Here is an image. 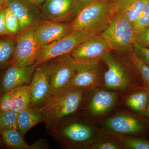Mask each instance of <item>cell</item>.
<instances>
[{
	"label": "cell",
	"instance_id": "6",
	"mask_svg": "<svg viewBox=\"0 0 149 149\" xmlns=\"http://www.w3.org/2000/svg\"><path fill=\"white\" fill-rule=\"evenodd\" d=\"M121 93L98 87L89 90L79 113L96 123L116 107Z\"/></svg>",
	"mask_w": 149,
	"mask_h": 149
},
{
	"label": "cell",
	"instance_id": "12",
	"mask_svg": "<svg viewBox=\"0 0 149 149\" xmlns=\"http://www.w3.org/2000/svg\"><path fill=\"white\" fill-rule=\"evenodd\" d=\"M83 6L78 0H46L41 8L47 20L63 23L73 20Z\"/></svg>",
	"mask_w": 149,
	"mask_h": 149
},
{
	"label": "cell",
	"instance_id": "11",
	"mask_svg": "<svg viewBox=\"0 0 149 149\" xmlns=\"http://www.w3.org/2000/svg\"><path fill=\"white\" fill-rule=\"evenodd\" d=\"M36 26L22 31L17 36L11 65L26 66L35 63L41 47L35 37Z\"/></svg>",
	"mask_w": 149,
	"mask_h": 149
},
{
	"label": "cell",
	"instance_id": "35",
	"mask_svg": "<svg viewBox=\"0 0 149 149\" xmlns=\"http://www.w3.org/2000/svg\"><path fill=\"white\" fill-rule=\"evenodd\" d=\"M32 3L39 7L46 0H29Z\"/></svg>",
	"mask_w": 149,
	"mask_h": 149
},
{
	"label": "cell",
	"instance_id": "2",
	"mask_svg": "<svg viewBox=\"0 0 149 149\" xmlns=\"http://www.w3.org/2000/svg\"><path fill=\"white\" fill-rule=\"evenodd\" d=\"M96 131L95 123L78 113L62 119L52 136L61 148L90 149Z\"/></svg>",
	"mask_w": 149,
	"mask_h": 149
},
{
	"label": "cell",
	"instance_id": "36",
	"mask_svg": "<svg viewBox=\"0 0 149 149\" xmlns=\"http://www.w3.org/2000/svg\"><path fill=\"white\" fill-rule=\"evenodd\" d=\"M143 116L149 123V99L146 109Z\"/></svg>",
	"mask_w": 149,
	"mask_h": 149
},
{
	"label": "cell",
	"instance_id": "31",
	"mask_svg": "<svg viewBox=\"0 0 149 149\" xmlns=\"http://www.w3.org/2000/svg\"><path fill=\"white\" fill-rule=\"evenodd\" d=\"M136 42L144 47L149 49V25L136 32Z\"/></svg>",
	"mask_w": 149,
	"mask_h": 149
},
{
	"label": "cell",
	"instance_id": "17",
	"mask_svg": "<svg viewBox=\"0 0 149 149\" xmlns=\"http://www.w3.org/2000/svg\"><path fill=\"white\" fill-rule=\"evenodd\" d=\"M73 31L71 23L64 24L47 20L37 24L35 33L37 42L42 46L61 39Z\"/></svg>",
	"mask_w": 149,
	"mask_h": 149
},
{
	"label": "cell",
	"instance_id": "3",
	"mask_svg": "<svg viewBox=\"0 0 149 149\" xmlns=\"http://www.w3.org/2000/svg\"><path fill=\"white\" fill-rule=\"evenodd\" d=\"M102 61L107 66L104 74V88L123 96L143 88L141 78L130 61L128 65L111 52L105 55Z\"/></svg>",
	"mask_w": 149,
	"mask_h": 149
},
{
	"label": "cell",
	"instance_id": "14",
	"mask_svg": "<svg viewBox=\"0 0 149 149\" xmlns=\"http://www.w3.org/2000/svg\"><path fill=\"white\" fill-rule=\"evenodd\" d=\"M104 72L100 62L93 64L77 63L74 76L68 86L87 90L103 87Z\"/></svg>",
	"mask_w": 149,
	"mask_h": 149
},
{
	"label": "cell",
	"instance_id": "5",
	"mask_svg": "<svg viewBox=\"0 0 149 149\" xmlns=\"http://www.w3.org/2000/svg\"><path fill=\"white\" fill-rule=\"evenodd\" d=\"M100 120L98 130L115 136H149V123L143 115L120 110Z\"/></svg>",
	"mask_w": 149,
	"mask_h": 149
},
{
	"label": "cell",
	"instance_id": "15",
	"mask_svg": "<svg viewBox=\"0 0 149 149\" xmlns=\"http://www.w3.org/2000/svg\"><path fill=\"white\" fill-rule=\"evenodd\" d=\"M5 6L9 8L18 19L22 32L45 20L38 7L29 0H8Z\"/></svg>",
	"mask_w": 149,
	"mask_h": 149
},
{
	"label": "cell",
	"instance_id": "30",
	"mask_svg": "<svg viewBox=\"0 0 149 149\" xmlns=\"http://www.w3.org/2000/svg\"><path fill=\"white\" fill-rule=\"evenodd\" d=\"M132 51L145 64L149 67V49L144 47L136 42L133 44Z\"/></svg>",
	"mask_w": 149,
	"mask_h": 149
},
{
	"label": "cell",
	"instance_id": "28",
	"mask_svg": "<svg viewBox=\"0 0 149 149\" xmlns=\"http://www.w3.org/2000/svg\"><path fill=\"white\" fill-rule=\"evenodd\" d=\"M4 8L6 25L9 35H18L22 31L18 19L9 8L5 6Z\"/></svg>",
	"mask_w": 149,
	"mask_h": 149
},
{
	"label": "cell",
	"instance_id": "25",
	"mask_svg": "<svg viewBox=\"0 0 149 149\" xmlns=\"http://www.w3.org/2000/svg\"><path fill=\"white\" fill-rule=\"evenodd\" d=\"M122 149H149V140L146 137L118 136Z\"/></svg>",
	"mask_w": 149,
	"mask_h": 149
},
{
	"label": "cell",
	"instance_id": "4",
	"mask_svg": "<svg viewBox=\"0 0 149 149\" xmlns=\"http://www.w3.org/2000/svg\"><path fill=\"white\" fill-rule=\"evenodd\" d=\"M115 14L114 0H96L83 6L71 24L73 31L93 36L106 29Z\"/></svg>",
	"mask_w": 149,
	"mask_h": 149
},
{
	"label": "cell",
	"instance_id": "1",
	"mask_svg": "<svg viewBox=\"0 0 149 149\" xmlns=\"http://www.w3.org/2000/svg\"><path fill=\"white\" fill-rule=\"evenodd\" d=\"M89 90L68 87L51 96L44 107V121L52 135L63 118L77 114L82 109Z\"/></svg>",
	"mask_w": 149,
	"mask_h": 149
},
{
	"label": "cell",
	"instance_id": "22",
	"mask_svg": "<svg viewBox=\"0 0 149 149\" xmlns=\"http://www.w3.org/2000/svg\"><path fill=\"white\" fill-rule=\"evenodd\" d=\"M90 149H122L119 137L98 130Z\"/></svg>",
	"mask_w": 149,
	"mask_h": 149
},
{
	"label": "cell",
	"instance_id": "18",
	"mask_svg": "<svg viewBox=\"0 0 149 149\" xmlns=\"http://www.w3.org/2000/svg\"><path fill=\"white\" fill-rule=\"evenodd\" d=\"M146 0H114L115 13L133 24L139 17Z\"/></svg>",
	"mask_w": 149,
	"mask_h": 149
},
{
	"label": "cell",
	"instance_id": "27",
	"mask_svg": "<svg viewBox=\"0 0 149 149\" xmlns=\"http://www.w3.org/2000/svg\"><path fill=\"white\" fill-rule=\"evenodd\" d=\"M17 115L18 113L11 110L0 111V135L5 130H18Z\"/></svg>",
	"mask_w": 149,
	"mask_h": 149
},
{
	"label": "cell",
	"instance_id": "10",
	"mask_svg": "<svg viewBox=\"0 0 149 149\" xmlns=\"http://www.w3.org/2000/svg\"><path fill=\"white\" fill-rule=\"evenodd\" d=\"M112 50L107 41L99 34L90 37L70 54L77 63L93 64L99 63Z\"/></svg>",
	"mask_w": 149,
	"mask_h": 149
},
{
	"label": "cell",
	"instance_id": "7",
	"mask_svg": "<svg viewBox=\"0 0 149 149\" xmlns=\"http://www.w3.org/2000/svg\"><path fill=\"white\" fill-rule=\"evenodd\" d=\"M112 50L130 52L136 42L133 24L123 17L115 13L109 25L101 33Z\"/></svg>",
	"mask_w": 149,
	"mask_h": 149
},
{
	"label": "cell",
	"instance_id": "24",
	"mask_svg": "<svg viewBox=\"0 0 149 149\" xmlns=\"http://www.w3.org/2000/svg\"><path fill=\"white\" fill-rule=\"evenodd\" d=\"M128 58L138 72L143 88L149 91V67L140 60L132 50L128 54Z\"/></svg>",
	"mask_w": 149,
	"mask_h": 149
},
{
	"label": "cell",
	"instance_id": "32",
	"mask_svg": "<svg viewBox=\"0 0 149 149\" xmlns=\"http://www.w3.org/2000/svg\"><path fill=\"white\" fill-rule=\"evenodd\" d=\"M12 99V91L6 92L0 95V111L11 110Z\"/></svg>",
	"mask_w": 149,
	"mask_h": 149
},
{
	"label": "cell",
	"instance_id": "34",
	"mask_svg": "<svg viewBox=\"0 0 149 149\" xmlns=\"http://www.w3.org/2000/svg\"><path fill=\"white\" fill-rule=\"evenodd\" d=\"M32 149H47L49 148L47 141L44 139H40L31 145Z\"/></svg>",
	"mask_w": 149,
	"mask_h": 149
},
{
	"label": "cell",
	"instance_id": "13",
	"mask_svg": "<svg viewBox=\"0 0 149 149\" xmlns=\"http://www.w3.org/2000/svg\"><path fill=\"white\" fill-rule=\"evenodd\" d=\"M29 85L31 94L29 108H42L50 97V77L46 63L35 69Z\"/></svg>",
	"mask_w": 149,
	"mask_h": 149
},
{
	"label": "cell",
	"instance_id": "8",
	"mask_svg": "<svg viewBox=\"0 0 149 149\" xmlns=\"http://www.w3.org/2000/svg\"><path fill=\"white\" fill-rule=\"evenodd\" d=\"M91 37L87 32L73 31L61 39L41 46L35 63L38 66L52 59L69 54Z\"/></svg>",
	"mask_w": 149,
	"mask_h": 149
},
{
	"label": "cell",
	"instance_id": "19",
	"mask_svg": "<svg viewBox=\"0 0 149 149\" xmlns=\"http://www.w3.org/2000/svg\"><path fill=\"white\" fill-rule=\"evenodd\" d=\"M44 111L43 108H29L18 113V130L24 136L28 131L38 123L43 122Z\"/></svg>",
	"mask_w": 149,
	"mask_h": 149
},
{
	"label": "cell",
	"instance_id": "33",
	"mask_svg": "<svg viewBox=\"0 0 149 149\" xmlns=\"http://www.w3.org/2000/svg\"><path fill=\"white\" fill-rule=\"evenodd\" d=\"M9 35L5 20L4 7L0 10V35Z\"/></svg>",
	"mask_w": 149,
	"mask_h": 149
},
{
	"label": "cell",
	"instance_id": "9",
	"mask_svg": "<svg viewBox=\"0 0 149 149\" xmlns=\"http://www.w3.org/2000/svg\"><path fill=\"white\" fill-rule=\"evenodd\" d=\"M46 63L50 77L51 97L69 86L77 62L69 54L52 59Z\"/></svg>",
	"mask_w": 149,
	"mask_h": 149
},
{
	"label": "cell",
	"instance_id": "37",
	"mask_svg": "<svg viewBox=\"0 0 149 149\" xmlns=\"http://www.w3.org/2000/svg\"><path fill=\"white\" fill-rule=\"evenodd\" d=\"M78 1L81 3V4L83 5V6L90 3L93 2L96 0H78Z\"/></svg>",
	"mask_w": 149,
	"mask_h": 149
},
{
	"label": "cell",
	"instance_id": "16",
	"mask_svg": "<svg viewBox=\"0 0 149 149\" xmlns=\"http://www.w3.org/2000/svg\"><path fill=\"white\" fill-rule=\"evenodd\" d=\"M37 67L35 63L26 66L11 65L2 78L0 84V95L18 87L29 85Z\"/></svg>",
	"mask_w": 149,
	"mask_h": 149
},
{
	"label": "cell",
	"instance_id": "23",
	"mask_svg": "<svg viewBox=\"0 0 149 149\" xmlns=\"http://www.w3.org/2000/svg\"><path fill=\"white\" fill-rule=\"evenodd\" d=\"M2 141L6 146L15 149H32L31 145L24 141V136H22L17 130L8 129L4 130L1 133Z\"/></svg>",
	"mask_w": 149,
	"mask_h": 149
},
{
	"label": "cell",
	"instance_id": "26",
	"mask_svg": "<svg viewBox=\"0 0 149 149\" xmlns=\"http://www.w3.org/2000/svg\"><path fill=\"white\" fill-rule=\"evenodd\" d=\"M16 41L4 40L0 41V66L11 61L15 49Z\"/></svg>",
	"mask_w": 149,
	"mask_h": 149
},
{
	"label": "cell",
	"instance_id": "20",
	"mask_svg": "<svg viewBox=\"0 0 149 149\" xmlns=\"http://www.w3.org/2000/svg\"><path fill=\"white\" fill-rule=\"evenodd\" d=\"M124 96V103L131 111L143 115L149 99V91L144 88L133 91Z\"/></svg>",
	"mask_w": 149,
	"mask_h": 149
},
{
	"label": "cell",
	"instance_id": "21",
	"mask_svg": "<svg viewBox=\"0 0 149 149\" xmlns=\"http://www.w3.org/2000/svg\"><path fill=\"white\" fill-rule=\"evenodd\" d=\"M11 91L12 99L11 110L19 113L29 108L31 102L29 85L21 86Z\"/></svg>",
	"mask_w": 149,
	"mask_h": 149
},
{
	"label": "cell",
	"instance_id": "38",
	"mask_svg": "<svg viewBox=\"0 0 149 149\" xmlns=\"http://www.w3.org/2000/svg\"><path fill=\"white\" fill-rule=\"evenodd\" d=\"M8 0H0V10L4 7Z\"/></svg>",
	"mask_w": 149,
	"mask_h": 149
},
{
	"label": "cell",
	"instance_id": "29",
	"mask_svg": "<svg viewBox=\"0 0 149 149\" xmlns=\"http://www.w3.org/2000/svg\"><path fill=\"white\" fill-rule=\"evenodd\" d=\"M149 25V0L146 2L139 17L133 24L135 32Z\"/></svg>",
	"mask_w": 149,
	"mask_h": 149
}]
</instances>
